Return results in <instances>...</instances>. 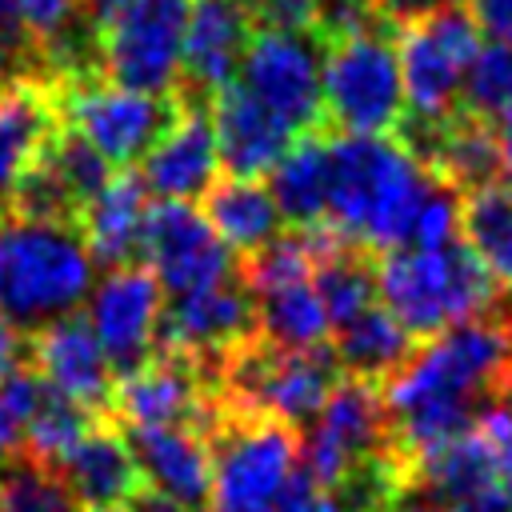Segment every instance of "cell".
<instances>
[{
    "label": "cell",
    "instance_id": "cell-19",
    "mask_svg": "<svg viewBox=\"0 0 512 512\" xmlns=\"http://www.w3.org/2000/svg\"><path fill=\"white\" fill-rule=\"evenodd\" d=\"M140 180L160 200H200V192L220 176V152L208 104L180 100L168 128L140 156Z\"/></svg>",
    "mask_w": 512,
    "mask_h": 512
},
{
    "label": "cell",
    "instance_id": "cell-17",
    "mask_svg": "<svg viewBox=\"0 0 512 512\" xmlns=\"http://www.w3.org/2000/svg\"><path fill=\"white\" fill-rule=\"evenodd\" d=\"M252 28L256 24L248 0H188L176 96L212 104V96H220L236 80Z\"/></svg>",
    "mask_w": 512,
    "mask_h": 512
},
{
    "label": "cell",
    "instance_id": "cell-4",
    "mask_svg": "<svg viewBox=\"0 0 512 512\" xmlns=\"http://www.w3.org/2000/svg\"><path fill=\"white\" fill-rule=\"evenodd\" d=\"M92 268L80 224L0 212V312L24 336L76 312L92 292Z\"/></svg>",
    "mask_w": 512,
    "mask_h": 512
},
{
    "label": "cell",
    "instance_id": "cell-35",
    "mask_svg": "<svg viewBox=\"0 0 512 512\" xmlns=\"http://www.w3.org/2000/svg\"><path fill=\"white\" fill-rule=\"evenodd\" d=\"M316 500H320L316 480H312V476H308V468L300 464V468L292 472V480L284 484V492L272 500V508H268V512H316Z\"/></svg>",
    "mask_w": 512,
    "mask_h": 512
},
{
    "label": "cell",
    "instance_id": "cell-9",
    "mask_svg": "<svg viewBox=\"0 0 512 512\" xmlns=\"http://www.w3.org/2000/svg\"><path fill=\"white\" fill-rule=\"evenodd\" d=\"M52 80H56L60 120L76 128L112 168L136 164L176 112V92L172 96L136 92L124 84H112L96 68L64 72Z\"/></svg>",
    "mask_w": 512,
    "mask_h": 512
},
{
    "label": "cell",
    "instance_id": "cell-3",
    "mask_svg": "<svg viewBox=\"0 0 512 512\" xmlns=\"http://www.w3.org/2000/svg\"><path fill=\"white\" fill-rule=\"evenodd\" d=\"M376 296L400 328L424 344L476 316H500V284L456 236L440 248H392L376 256Z\"/></svg>",
    "mask_w": 512,
    "mask_h": 512
},
{
    "label": "cell",
    "instance_id": "cell-22",
    "mask_svg": "<svg viewBox=\"0 0 512 512\" xmlns=\"http://www.w3.org/2000/svg\"><path fill=\"white\" fill-rule=\"evenodd\" d=\"M124 436L132 444V456L148 480V488H160L192 508L208 504L212 492V444L192 424H140Z\"/></svg>",
    "mask_w": 512,
    "mask_h": 512
},
{
    "label": "cell",
    "instance_id": "cell-27",
    "mask_svg": "<svg viewBox=\"0 0 512 512\" xmlns=\"http://www.w3.org/2000/svg\"><path fill=\"white\" fill-rule=\"evenodd\" d=\"M460 240L484 260L512 300V184H488L460 200Z\"/></svg>",
    "mask_w": 512,
    "mask_h": 512
},
{
    "label": "cell",
    "instance_id": "cell-15",
    "mask_svg": "<svg viewBox=\"0 0 512 512\" xmlns=\"http://www.w3.org/2000/svg\"><path fill=\"white\" fill-rule=\"evenodd\" d=\"M260 332L256 320V296L236 272L224 284L200 288V292H180L168 296L160 308V328H156V348H172L184 356L204 360L208 368L244 344L248 336Z\"/></svg>",
    "mask_w": 512,
    "mask_h": 512
},
{
    "label": "cell",
    "instance_id": "cell-33",
    "mask_svg": "<svg viewBox=\"0 0 512 512\" xmlns=\"http://www.w3.org/2000/svg\"><path fill=\"white\" fill-rule=\"evenodd\" d=\"M320 4L324 0H248V12H252V24L264 32L308 36L320 28Z\"/></svg>",
    "mask_w": 512,
    "mask_h": 512
},
{
    "label": "cell",
    "instance_id": "cell-5",
    "mask_svg": "<svg viewBox=\"0 0 512 512\" xmlns=\"http://www.w3.org/2000/svg\"><path fill=\"white\" fill-rule=\"evenodd\" d=\"M408 484L448 512H512V396L408 464Z\"/></svg>",
    "mask_w": 512,
    "mask_h": 512
},
{
    "label": "cell",
    "instance_id": "cell-2",
    "mask_svg": "<svg viewBox=\"0 0 512 512\" xmlns=\"http://www.w3.org/2000/svg\"><path fill=\"white\" fill-rule=\"evenodd\" d=\"M436 184L396 136L328 132V224L376 256L412 244Z\"/></svg>",
    "mask_w": 512,
    "mask_h": 512
},
{
    "label": "cell",
    "instance_id": "cell-26",
    "mask_svg": "<svg viewBox=\"0 0 512 512\" xmlns=\"http://www.w3.org/2000/svg\"><path fill=\"white\" fill-rule=\"evenodd\" d=\"M332 332H336L332 336V352L340 360V372L356 376V380H368V384H384L420 348L384 304L364 308L360 316L344 320Z\"/></svg>",
    "mask_w": 512,
    "mask_h": 512
},
{
    "label": "cell",
    "instance_id": "cell-30",
    "mask_svg": "<svg viewBox=\"0 0 512 512\" xmlns=\"http://www.w3.org/2000/svg\"><path fill=\"white\" fill-rule=\"evenodd\" d=\"M92 416H96V412L80 408L76 400L60 396L56 388L44 384L36 408L28 412V420H24V428H20V448H24L28 456L44 460V464H56V460L80 440V432L92 424Z\"/></svg>",
    "mask_w": 512,
    "mask_h": 512
},
{
    "label": "cell",
    "instance_id": "cell-16",
    "mask_svg": "<svg viewBox=\"0 0 512 512\" xmlns=\"http://www.w3.org/2000/svg\"><path fill=\"white\" fill-rule=\"evenodd\" d=\"M24 360L60 396L76 400L80 408H88L96 416H112L116 372H112L84 312H68V316H56V320L32 328L24 336Z\"/></svg>",
    "mask_w": 512,
    "mask_h": 512
},
{
    "label": "cell",
    "instance_id": "cell-11",
    "mask_svg": "<svg viewBox=\"0 0 512 512\" xmlns=\"http://www.w3.org/2000/svg\"><path fill=\"white\" fill-rule=\"evenodd\" d=\"M388 448H392V432H388L384 392L380 384L356 376H340L316 420L300 428L304 468L320 492H332L356 468H364L372 456Z\"/></svg>",
    "mask_w": 512,
    "mask_h": 512
},
{
    "label": "cell",
    "instance_id": "cell-18",
    "mask_svg": "<svg viewBox=\"0 0 512 512\" xmlns=\"http://www.w3.org/2000/svg\"><path fill=\"white\" fill-rule=\"evenodd\" d=\"M52 468L68 484L80 512H124L148 488L116 416H92L80 440Z\"/></svg>",
    "mask_w": 512,
    "mask_h": 512
},
{
    "label": "cell",
    "instance_id": "cell-14",
    "mask_svg": "<svg viewBox=\"0 0 512 512\" xmlns=\"http://www.w3.org/2000/svg\"><path fill=\"white\" fill-rule=\"evenodd\" d=\"M160 308H164V288L144 260L108 268L104 280L92 288L88 324L116 376H128L156 352Z\"/></svg>",
    "mask_w": 512,
    "mask_h": 512
},
{
    "label": "cell",
    "instance_id": "cell-39",
    "mask_svg": "<svg viewBox=\"0 0 512 512\" xmlns=\"http://www.w3.org/2000/svg\"><path fill=\"white\" fill-rule=\"evenodd\" d=\"M380 4H384V12L392 20H412V16H424V12L444 8V4H456V0H380Z\"/></svg>",
    "mask_w": 512,
    "mask_h": 512
},
{
    "label": "cell",
    "instance_id": "cell-10",
    "mask_svg": "<svg viewBox=\"0 0 512 512\" xmlns=\"http://www.w3.org/2000/svg\"><path fill=\"white\" fill-rule=\"evenodd\" d=\"M188 0H128L96 24V72L112 84L172 96L180 76Z\"/></svg>",
    "mask_w": 512,
    "mask_h": 512
},
{
    "label": "cell",
    "instance_id": "cell-36",
    "mask_svg": "<svg viewBox=\"0 0 512 512\" xmlns=\"http://www.w3.org/2000/svg\"><path fill=\"white\" fill-rule=\"evenodd\" d=\"M24 360V332L0 312V376L12 372Z\"/></svg>",
    "mask_w": 512,
    "mask_h": 512
},
{
    "label": "cell",
    "instance_id": "cell-6",
    "mask_svg": "<svg viewBox=\"0 0 512 512\" xmlns=\"http://www.w3.org/2000/svg\"><path fill=\"white\" fill-rule=\"evenodd\" d=\"M212 444V492L208 512H268L300 468V428L264 412H220L208 432Z\"/></svg>",
    "mask_w": 512,
    "mask_h": 512
},
{
    "label": "cell",
    "instance_id": "cell-44",
    "mask_svg": "<svg viewBox=\"0 0 512 512\" xmlns=\"http://www.w3.org/2000/svg\"><path fill=\"white\" fill-rule=\"evenodd\" d=\"M508 340H512V312H508Z\"/></svg>",
    "mask_w": 512,
    "mask_h": 512
},
{
    "label": "cell",
    "instance_id": "cell-38",
    "mask_svg": "<svg viewBox=\"0 0 512 512\" xmlns=\"http://www.w3.org/2000/svg\"><path fill=\"white\" fill-rule=\"evenodd\" d=\"M492 132H496V152H500V176L504 184H512V104L492 120Z\"/></svg>",
    "mask_w": 512,
    "mask_h": 512
},
{
    "label": "cell",
    "instance_id": "cell-43",
    "mask_svg": "<svg viewBox=\"0 0 512 512\" xmlns=\"http://www.w3.org/2000/svg\"><path fill=\"white\" fill-rule=\"evenodd\" d=\"M316 512H340V508H336V504H332V500L320 492V500H316Z\"/></svg>",
    "mask_w": 512,
    "mask_h": 512
},
{
    "label": "cell",
    "instance_id": "cell-7",
    "mask_svg": "<svg viewBox=\"0 0 512 512\" xmlns=\"http://www.w3.org/2000/svg\"><path fill=\"white\" fill-rule=\"evenodd\" d=\"M320 88H324L328 132L392 136L400 128V116H404L396 24L328 40Z\"/></svg>",
    "mask_w": 512,
    "mask_h": 512
},
{
    "label": "cell",
    "instance_id": "cell-20",
    "mask_svg": "<svg viewBox=\"0 0 512 512\" xmlns=\"http://www.w3.org/2000/svg\"><path fill=\"white\" fill-rule=\"evenodd\" d=\"M60 128L56 80L48 72H20L0 84V212L8 208L20 176L36 164Z\"/></svg>",
    "mask_w": 512,
    "mask_h": 512
},
{
    "label": "cell",
    "instance_id": "cell-34",
    "mask_svg": "<svg viewBox=\"0 0 512 512\" xmlns=\"http://www.w3.org/2000/svg\"><path fill=\"white\" fill-rule=\"evenodd\" d=\"M464 4L488 40L512 48V0H464Z\"/></svg>",
    "mask_w": 512,
    "mask_h": 512
},
{
    "label": "cell",
    "instance_id": "cell-42",
    "mask_svg": "<svg viewBox=\"0 0 512 512\" xmlns=\"http://www.w3.org/2000/svg\"><path fill=\"white\" fill-rule=\"evenodd\" d=\"M12 68H16V64H12V60H8V52L0 48V84H8V80H12V76H8Z\"/></svg>",
    "mask_w": 512,
    "mask_h": 512
},
{
    "label": "cell",
    "instance_id": "cell-8",
    "mask_svg": "<svg viewBox=\"0 0 512 512\" xmlns=\"http://www.w3.org/2000/svg\"><path fill=\"white\" fill-rule=\"evenodd\" d=\"M484 32L468 4H444L412 20H396V60L404 84V116L448 120L460 112V84L480 52Z\"/></svg>",
    "mask_w": 512,
    "mask_h": 512
},
{
    "label": "cell",
    "instance_id": "cell-37",
    "mask_svg": "<svg viewBox=\"0 0 512 512\" xmlns=\"http://www.w3.org/2000/svg\"><path fill=\"white\" fill-rule=\"evenodd\" d=\"M124 512H196V508L176 500V496H168V492H160V488H144Z\"/></svg>",
    "mask_w": 512,
    "mask_h": 512
},
{
    "label": "cell",
    "instance_id": "cell-1",
    "mask_svg": "<svg viewBox=\"0 0 512 512\" xmlns=\"http://www.w3.org/2000/svg\"><path fill=\"white\" fill-rule=\"evenodd\" d=\"M392 448L412 464L464 432L492 400L512 396L508 316H476L424 340L384 384Z\"/></svg>",
    "mask_w": 512,
    "mask_h": 512
},
{
    "label": "cell",
    "instance_id": "cell-29",
    "mask_svg": "<svg viewBox=\"0 0 512 512\" xmlns=\"http://www.w3.org/2000/svg\"><path fill=\"white\" fill-rule=\"evenodd\" d=\"M0 512H80L60 472L24 448L0 460Z\"/></svg>",
    "mask_w": 512,
    "mask_h": 512
},
{
    "label": "cell",
    "instance_id": "cell-13",
    "mask_svg": "<svg viewBox=\"0 0 512 512\" xmlns=\"http://www.w3.org/2000/svg\"><path fill=\"white\" fill-rule=\"evenodd\" d=\"M140 260L156 272L168 296L200 292L224 284L240 272V260L212 232L204 212L188 200H156L148 204L140 232Z\"/></svg>",
    "mask_w": 512,
    "mask_h": 512
},
{
    "label": "cell",
    "instance_id": "cell-24",
    "mask_svg": "<svg viewBox=\"0 0 512 512\" xmlns=\"http://www.w3.org/2000/svg\"><path fill=\"white\" fill-rule=\"evenodd\" d=\"M204 220L212 224V232L228 244L232 256H252L264 244H272L284 232V216L268 192V184L248 180V176H216L204 192L200 204Z\"/></svg>",
    "mask_w": 512,
    "mask_h": 512
},
{
    "label": "cell",
    "instance_id": "cell-23",
    "mask_svg": "<svg viewBox=\"0 0 512 512\" xmlns=\"http://www.w3.org/2000/svg\"><path fill=\"white\" fill-rule=\"evenodd\" d=\"M148 188L136 168H116L112 180L84 204L80 232L96 264L120 268L140 260V232L148 216Z\"/></svg>",
    "mask_w": 512,
    "mask_h": 512
},
{
    "label": "cell",
    "instance_id": "cell-25",
    "mask_svg": "<svg viewBox=\"0 0 512 512\" xmlns=\"http://www.w3.org/2000/svg\"><path fill=\"white\" fill-rule=\"evenodd\" d=\"M268 192L288 228L328 220V132H304L268 172Z\"/></svg>",
    "mask_w": 512,
    "mask_h": 512
},
{
    "label": "cell",
    "instance_id": "cell-12",
    "mask_svg": "<svg viewBox=\"0 0 512 512\" xmlns=\"http://www.w3.org/2000/svg\"><path fill=\"white\" fill-rule=\"evenodd\" d=\"M320 68H324V52L316 48L312 36L256 28L240 56L236 76L248 96H256L296 136H304V132H328Z\"/></svg>",
    "mask_w": 512,
    "mask_h": 512
},
{
    "label": "cell",
    "instance_id": "cell-21",
    "mask_svg": "<svg viewBox=\"0 0 512 512\" xmlns=\"http://www.w3.org/2000/svg\"><path fill=\"white\" fill-rule=\"evenodd\" d=\"M208 116L216 132L220 168L228 176H248V180L268 176L296 140V132L256 96H248L240 84H228L220 96H212Z\"/></svg>",
    "mask_w": 512,
    "mask_h": 512
},
{
    "label": "cell",
    "instance_id": "cell-28",
    "mask_svg": "<svg viewBox=\"0 0 512 512\" xmlns=\"http://www.w3.org/2000/svg\"><path fill=\"white\" fill-rule=\"evenodd\" d=\"M256 320H260V336L280 348H320L328 344V332H332L312 280H292L272 292H260Z\"/></svg>",
    "mask_w": 512,
    "mask_h": 512
},
{
    "label": "cell",
    "instance_id": "cell-31",
    "mask_svg": "<svg viewBox=\"0 0 512 512\" xmlns=\"http://www.w3.org/2000/svg\"><path fill=\"white\" fill-rule=\"evenodd\" d=\"M508 104H512V48L496 40L480 44L460 84V108L492 124Z\"/></svg>",
    "mask_w": 512,
    "mask_h": 512
},
{
    "label": "cell",
    "instance_id": "cell-41",
    "mask_svg": "<svg viewBox=\"0 0 512 512\" xmlns=\"http://www.w3.org/2000/svg\"><path fill=\"white\" fill-rule=\"evenodd\" d=\"M128 0H84V12H88V20H92V32H96V24H104L112 12H120Z\"/></svg>",
    "mask_w": 512,
    "mask_h": 512
},
{
    "label": "cell",
    "instance_id": "cell-40",
    "mask_svg": "<svg viewBox=\"0 0 512 512\" xmlns=\"http://www.w3.org/2000/svg\"><path fill=\"white\" fill-rule=\"evenodd\" d=\"M16 448H20V428H16V420L8 416V408L0 404V460L12 456Z\"/></svg>",
    "mask_w": 512,
    "mask_h": 512
},
{
    "label": "cell",
    "instance_id": "cell-32",
    "mask_svg": "<svg viewBox=\"0 0 512 512\" xmlns=\"http://www.w3.org/2000/svg\"><path fill=\"white\" fill-rule=\"evenodd\" d=\"M48 160H52V168L60 172V180H64V188L72 192V200H76V208L84 212V204L112 180V164L76 132V128H68L64 120H60V128H56V136L48 140Z\"/></svg>",
    "mask_w": 512,
    "mask_h": 512
}]
</instances>
